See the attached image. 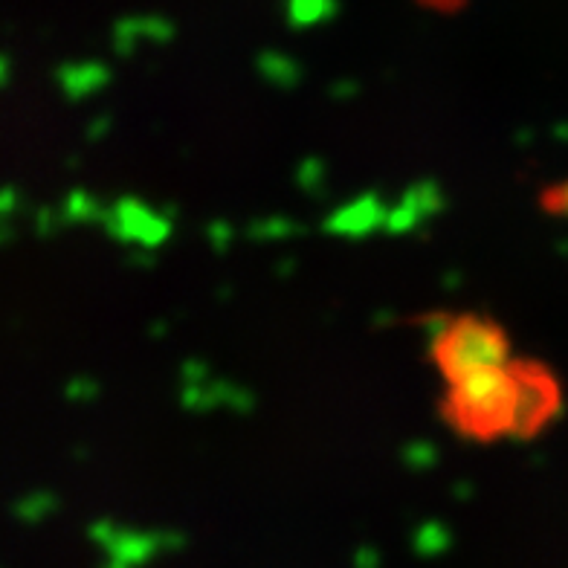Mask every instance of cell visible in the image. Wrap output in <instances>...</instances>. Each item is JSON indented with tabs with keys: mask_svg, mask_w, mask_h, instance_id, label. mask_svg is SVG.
<instances>
[{
	"mask_svg": "<svg viewBox=\"0 0 568 568\" xmlns=\"http://www.w3.org/2000/svg\"><path fill=\"white\" fill-rule=\"evenodd\" d=\"M513 403H516V380L513 369L504 362L496 369H484L455 380L447 401V421L470 438H496L502 432L511 435L513 426Z\"/></svg>",
	"mask_w": 568,
	"mask_h": 568,
	"instance_id": "obj_1",
	"label": "cell"
},
{
	"mask_svg": "<svg viewBox=\"0 0 568 568\" xmlns=\"http://www.w3.org/2000/svg\"><path fill=\"white\" fill-rule=\"evenodd\" d=\"M432 357L447 380L455 383L476 371L504 366L508 362V342H504V334L493 322L482 317H462L438 330L432 342Z\"/></svg>",
	"mask_w": 568,
	"mask_h": 568,
	"instance_id": "obj_2",
	"label": "cell"
},
{
	"mask_svg": "<svg viewBox=\"0 0 568 568\" xmlns=\"http://www.w3.org/2000/svg\"><path fill=\"white\" fill-rule=\"evenodd\" d=\"M516 380V403H513V426L511 435H533L540 426L554 415L557 409V383L545 369L533 362H513Z\"/></svg>",
	"mask_w": 568,
	"mask_h": 568,
	"instance_id": "obj_3",
	"label": "cell"
}]
</instances>
